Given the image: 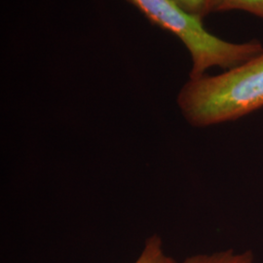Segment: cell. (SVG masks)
Segmentation results:
<instances>
[{
	"mask_svg": "<svg viewBox=\"0 0 263 263\" xmlns=\"http://www.w3.org/2000/svg\"><path fill=\"white\" fill-rule=\"evenodd\" d=\"M181 263H254V254L252 251L238 253L229 249L212 254L191 255Z\"/></svg>",
	"mask_w": 263,
	"mask_h": 263,
	"instance_id": "cell-3",
	"label": "cell"
},
{
	"mask_svg": "<svg viewBox=\"0 0 263 263\" xmlns=\"http://www.w3.org/2000/svg\"><path fill=\"white\" fill-rule=\"evenodd\" d=\"M134 263H177V261L165 253L162 238L157 234H153L145 240L140 256Z\"/></svg>",
	"mask_w": 263,
	"mask_h": 263,
	"instance_id": "cell-4",
	"label": "cell"
},
{
	"mask_svg": "<svg viewBox=\"0 0 263 263\" xmlns=\"http://www.w3.org/2000/svg\"><path fill=\"white\" fill-rule=\"evenodd\" d=\"M177 104L196 128L235 121L262 108L263 52L220 74L189 78Z\"/></svg>",
	"mask_w": 263,
	"mask_h": 263,
	"instance_id": "cell-1",
	"label": "cell"
},
{
	"mask_svg": "<svg viewBox=\"0 0 263 263\" xmlns=\"http://www.w3.org/2000/svg\"><path fill=\"white\" fill-rule=\"evenodd\" d=\"M244 11L263 20V0H216L214 13Z\"/></svg>",
	"mask_w": 263,
	"mask_h": 263,
	"instance_id": "cell-5",
	"label": "cell"
},
{
	"mask_svg": "<svg viewBox=\"0 0 263 263\" xmlns=\"http://www.w3.org/2000/svg\"><path fill=\"white\" fill-rule=\"evenodd\" d=\"M151 24L173 33L187 49L191 59L189 78L205 76L212 67L233 68L263 52L257 39L234 43L217 37L196 18L172 0H125Z\"/></svg>",
	"mask_w": 263,
	"mask_h": 263,
	"instance_id": "cell-2",
	"label": "cell"
},
{
	"mask_svg": "<svg viewBox=\"0 0 263 263\" xmlns=\"http://www.w3.org/2000/svg\"><path fill=\"white\" fill-rule=\"evenodd\" d=\"M188 14L204 20L210 14L214 13L216 0H172Z\"/></svg>",
	"mask_w": 263,
	"mask_h": 263,
	"instance_id": "cell-6",
	"label": "cell"
}]
</instances>
